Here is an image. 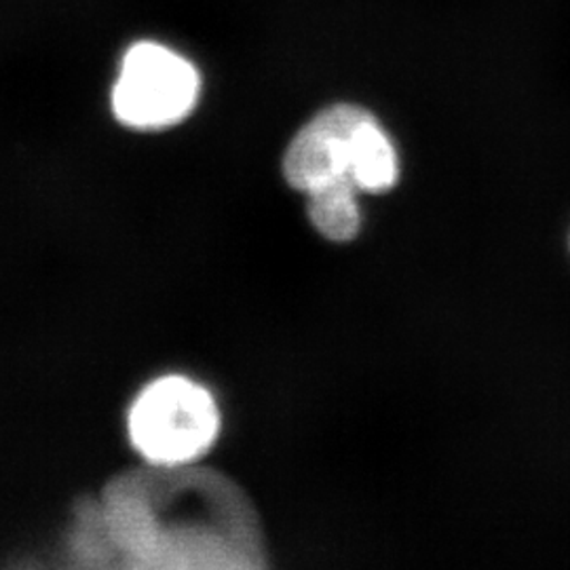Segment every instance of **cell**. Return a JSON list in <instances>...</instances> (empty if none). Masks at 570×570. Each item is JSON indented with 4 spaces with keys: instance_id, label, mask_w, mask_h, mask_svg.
<instances>
[{
    "instance_id": "4",
    "label": "cell",
    "mask_w": 570,
    "mask_h": 570,
    "mask_svg": "<svg viewBox=\"0 0 570 570\" xmlns=\"http://www.w3.org/2000/svg\"><path fill=\"white\" fill-rule=\"evenodd\" d=\"M367 112L357 104H332L305 122L287 144L285 183L306 195L317 186L348 178L353 138Z\"/></svg>"
},
{
    "instance_id": "3",
    "label": "cell",
    "mask_w": 570,
    "mask_h": 570,
    "mask_svg": "<svg viewBox=\"0 0 570 570\" xmlns=\"http://www.w3.org/2000/svg\"><path fill=\"white\" fill-rule=\"evenodd\" d=\"M202 77L193 61L161 42L131 45L112 87V112L131 129L183 122L199 102Z\"/></svg>"
},
{
    "instance_id": "6",
    "label": "cell",
    "mask_w": 570,
    "mask_h": 570,
    "mask_svg": "<svg viewBox=\"0 0 570 570\" xmlns=\"http://www.w3.org/2000/svg\"><path fill=\"white\" fill-rule=\"evenodd\" d=\"M306 214L313 228L332 244H348L360 235L362 212L357 186L348 178L332 180L306 193Z\"/></svg>"
},
{
    "instance_id": "5",
    "label": "cell",
    "mask_w": 570,
    "mask_h": 570,
    "mask_svg": "<svg viewBox=\"0 0 570 570\" xmlns=\"http://www.w3.org/2000/svg\"><path fill=\"white\" fill-rule=\"evenodd\" d=\"M348 178L357 190L372 195L387 193L400 180L397 148L387 129L372 112H367L355 131Z\"/></svg>"
},
{
    "instance_id": "7",
    "label": "cell",
    "mask_w": 570,
    "mask_h": 570,
    "mask_svg": "<svg viewBox=\"0 0 570 570\" xmlns=\"http://www.w3.org/2000/svg\"><path fill=\"white\" fill-rule=\"evenodd\" d=\"M68 556L72 564L81 569L121 567V553L108 529L100 499H81L75 505L72 529L68 532Z\"/></svg>"
},
{
    "instance_id": "2",
    "label": "cell",
    "mask_w": 570,
    "mask_h": 570,
    "mask_svg": "<svg viewBox=\"0 0 570 570\" xmlns=\"http://www.w3.org/2000/svg\"><path fill=\"white\" fill-rule=\"evenodd\" d=\"M127 431L144 463L188 465L216 444L220 410L204 385L171 374L138 393L129 407Z\"/></svg>"
},
{
    "instance_id": "1",
    "label": "cell",
    "mask_w": 570,
    "mask_h": 570,
    "mask_svg": "<svg viewBox=\"0 0 570 570\" xmlns=\"http://www.w3.org/2000/svg\"><path fill=\"white\" fill-rule=\"evenodd\" d=\"M104 515L122 569H265V532L242 487L214 469L155 465L115 475Z\"/></svg>"
}]
</instances>
